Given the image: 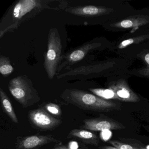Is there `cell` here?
Wrapping results in <instances>:
<instances>
[{"label": "cell", "mask_w": 149, "mask_h": 149, "mask_svg": "<svg viewBox=\"0 0 149 149\" xmlns=\"http://www.w3.org/2000/svg\"><path fill=\"white\" fill-rule=\"evenodd\" d=\"M61 97L68 103L86 110L109 112L121 109L119 103L105 100L93 94L77 89H67Z\"/></svg>", "instance_id": "1"}, {"label": "cell", "mask_w": 149, "mask_h": 149, "mask_svg": "<svg viewBox=\"0 0 149 149\" xmlns=\"http://www.w3.org/2000/svg\"><path fill=\"white\" fill-rule=\"evenodd\" d=\"M90 91L96 95L105 100H117L116 97L113 91L109 88H90Z\"/></svg>", "instance_id": "14"}, {"label": "cell", "mask_w": 149, "mask_h": 149, "mask_svg": "<svg viewBox=\"0 0 149 149\" xmlns=\"http://www.w3.org/2000/svg\"><path fill=\"white\" fill-rule=\"evenodd\" d=\"M144 59L147 64V66L145 68L139 71V73L144 76L149 77V53L146 55Z\"/></svg>", "instance_id": "20"}, {"label": "cell", "mask_w": 149, "mask_h": 149, "mask_svg": "<svg viewBox=\"0 0 149 149\" xmlns=\"http://www.w3.org/2000/svg\"><path fill=\"white\" fill-rule=\"evenodd\" d=\"M0 99L3 111L8 116L12 122L17 124H19V120L15 114L12 102L2 88L0 89Z\"/></svg>", "instance_id": "12"}, {"label": "cell", "mask_w": 149, "mask_h": 149, "mask_svg": "<svg viewBox=\"0 0 149 149\" xmlns=\"http://www.w3.org/2000/svg\"><path fill=\"white\" fill-rule=\"evenodd\" d=\"M51 143L60 144L61 142L53 135L36 134L24 137H18L15 146L16 149H38Z\"/></svg>", "instance_id": "5"}, {"label": "cell", "mask_w": 149, "mask_h": 149, "mask_svg": "<svg viewBox=\"0 0 149 149\" xmlns=\"http://www.w3.org/2000/svg\"><path fill=\"white\" fill-rule=\"evenodd\" d=\"M149 18L145 17H138L130 18L125 19L121 22L115 23L113 26L118 28L129 29L138 27L139 26L147 24Z\"/></svg>", "instance_id": "13"}, {"label": "cell", "mask_w": 149, "mask_h": 149, "mask_svg": "<svg viewBox=\"0 0 149 149\" xmlns=\"http://www.w3.org/2000/svg\"><path fill=\"white\" fill-rule=\"evenodd\" d=\"M8 89L14 98L23 108L30 107L40 100L32 81L26 76H19L10 80Z\"/></svg>", "instance_id": "2"}, {"label": "cell", "mask_w": 149, "mask_h": 149, "mask_svg": "<svg viewBox=\"0 0 149 149\" xmlns=\"http://www.w3.org/2000/svg\"><path fill=\"white\" fill-rule=\"evenodd\" d=\"M28 118L33 127L41 130H52L62 123V121L50 115L44 108H39L29 111Z\"/></svg>", "instance_id": "4"}, {"label": "cell", "mask_w": 149, "mask_h": 149, "mask_svg": "<svg viewBox=\"0 0 149 149\" xmlns=\"http://www.w3.org/2000/svg\"><path fill=\"white\" fill-rule=\"evenodd\" d=\"M108 88L113 91L117 100L126 102L136 103L140 101V98L128 85L125 80L120 79L111 82Z\"/></svg>", "instance_id": "7"}, {"label": "cell", "mask_w": 149, "mask_h": 149, "mask_svg": "<svg viewBox=\"0 0 149 149\" xmlns=\"http://www.w3.org/2000/svg\"><path fill=\"white\" fill-rule=\"evenodd\" d=\"M61 41L58 31L51 29L48 39L47 50L45 56L44 66L49 78L52 80L56 74L62 54Z\"/></svg>", "instance_id": "3"}, {"label": "cell", "mask_w": 149, "mask_h": 149, "mask_svg": "<svg viewBox=\"0 0 149 149\" xmlns=\"http://www.w3.org/2000/svg\"><path fill=\"white\" fill-rule=\"evenodd\" d=\"M112 11L104 7H97L93 6H84L77 7L69 9L70 13L76 15L84 16H98L107 13Z\"/></svg>", "instance_id": "9"}, {"label": "cell", "mask_w": 149, "mask_h": 149, "mask_svg": "<svg viewBox=\"0 0 149 149\" xmlns=\"http://www.w3.org/2000/svg\"><path fill=\"white\" fill-rule=\"evenodd\" d=\"M81 128L92 131H103L111 130H121L125 127L118 121L108 117L88 118L83 120Z\"/></svg>", "instance_id": "6"}, {"label": "cell", "mask_w": 149, "mask_h": 149, "mask_svg": "<svg viewBox=\"0 0 149 149\" xmlns=\"http://www.w3.org/2000/svg\"><path fill=\"white\" fill-rule=\"evenodd\" d=\"M146 37H147V36H139V37H135L134 38H130V39L125 40L119 44L118 46V48H124L127 46H130V45H131L133 43L142 41L143 40L145 39Z\"/></svg>", "instance_id": "18"}, {"label": "cell", "mask_w": 149, "mask_h": 149, "mask_svg": "<svg viewBox=\"0 0 149 149\" xmlns=\"http://www.w3.org/2000/svg\"><path fill=\"white\" fill-rule=\"evenodd\" d=\"M99 149H118V148L115 146H104L99 147Z\"/></svg>", "instance_id": "21"}, {"label": "cell", "mask_w": 149, "mask_h": 149, "mask_svg": "<svg viewBox=\"0 0 149 149\" xmlns=\"http://www.w3.org/2000/svg\"><path fill=\"white\" fill-rule=\"evenodd\" d=\"M37 2L34 0L20 1L15 6L13 16L15 19H21L37 6Z\"/></svg>", "instance_id": "11"}, {"label": "cell", "mask_w": 149, "mask_h": 149, "mask_svg": "<svg viewBox=\"0 0 149 149\" xmlns=\"http://www.w3.org/2000/svg\"><path fill=\"white\" fill-rule=\"evenodd\" d=\"M14 71L9 59L1 56L0 57V73L5 77L8 76Z\"/></svg>", "instance_id": "15"}, {"label": "cell", "mask_w": 149, "mask_h": 149, "mask_svg": "<svg viewBox=\"0 0 149 149\" xmlns=\"http://www.w3.org/2000/svg\"><path fill=\"white\" fill-rule=\"evenodd\" d=\"M101 43L91 42L85 44L71 51L67 56V60L70 63H74L83 60L87 54L91 50L100 47Z\"/></svg>", "instance_id": "10"}, {"label": "cell", "mask_w": 149, "mask_h": 149, "mask_svg": "<svg viewBox=\"0 0 149 149\" xmlns=\"http://www.w3.org/2000/svg\"><path fill=\"white\" fill-rule=\"evenodd\" d=\"M51 149H89L86 146L83 145L81 147L78 144V143L76 141H71L69 143L68 146L59 145L56 146L54 148Z\"/></svg>", "instance_id": "19"}, {"label": "cell", "mask_w": 149, "mask_h": 149, "mask_svg": "<svg viewBox=\"0 0 149 149\" xmlns=\"http://www.w3.org/2000/svg\"><path fill=\"white\" fill-rule=\"evenodd\" d=\"M108 143L118 149H141L142 146L137 143L132 145L123 143L118 140H109Z\"/></svg>", "instance_id": "16"}, {"label": "cell", "mask_w": 149, "mask_h": 149, "mask_svg": "<svg viewBox=\"0 0 149 149\" xmlns=\"http://www.w3.org/2000/svg\"><path fill=\"white\" fill-rule=\"evenodd\" d=\"M43 108L50 114L56 116H60L62 114L61 108L58 104H56L49 103L45 104Z\"/></svg>", "instance_id": "17"}, {"label": "cell", "mask_w": 149, "mask_h": 149, "mask_svg": "<svg viewBox=\"0 0 149 149\" xmlns=\"http://www.w3.org/2000/svg\"><path fill=\"white\" fill-rule=\"evenodd\" d=\"M68 138L76 139L86 144L97 146L100 143L97 136L92 132L84 129H74L70 131Z\"/></svg>", "instance_id": "8"}]
</instances>
